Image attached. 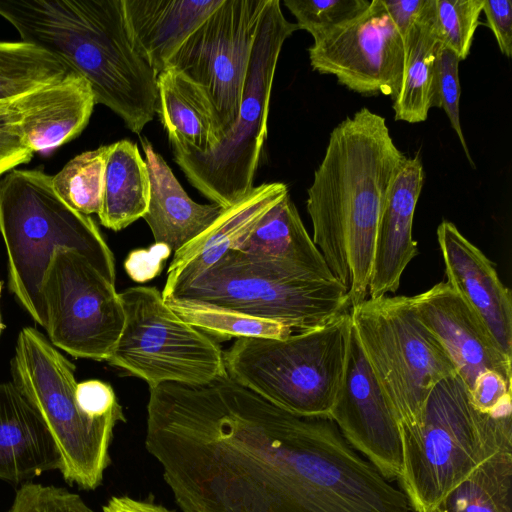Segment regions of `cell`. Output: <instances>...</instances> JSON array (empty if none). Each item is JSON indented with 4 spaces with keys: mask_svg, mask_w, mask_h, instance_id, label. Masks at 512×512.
<instances>
[{
    "mask_svg": "<svg viewBox=\"0 0 512 512\" xmlns=\"http://www.w3.org/2000/svg\"><path fill=\"white\" fill-rule=\"evenodd\" d=\"M145 447L183 512H409L328 417L289 412L227 374L149 388Z\"/></svg>",
    "mask_w": 512,
    "mask_h": 512,
    "instance_id": "cell-1",
    "label": "cell"
},
{
    "mask_svg": "<svg viewBox=\"0 0 512 512\" xmlns=\"http://www.w3.org/2000/svg\"><path fill=\"white\" fill-rule=\"evenodd\" d=\"M405 160L386 119L364 107L332 130L307 190L312 240L351 307L367 299L380 213Z\"/></svg>",
    "mask_w": 512,
    "mask_h": 512,
    "instance_id": "cell-2",
    "label": "cell"
},
{
    "mask_svg": "<svg viewBox=\"0 0 512 512\" xmlns=\"http://www.w3.org/2000/svg\"><path fill=\"white\" fill-rule=\"evenodd\" d=\"M21 41L63 60L135 134L157 113V73L130 39L123 0H0Z\"/></svg>",
    "mask_w": 512,
    "mask_h": 512,
    "instance_id": "cell-3",
    "label": "cell"
},
{
    "mask_svg": "<svg viewBox=\"0 0 512 512\" xmlns=\"http://www.w3.org/2000/svg\"><path fill=\"white\" fill-rule=\"evenodd\" d=\"M0 234L7 254L8 288L45 328L44 275L58 248L78 251L115 284L113 254L94 220L69 206L42 169H13L0 179Z\"/></svg>",
    "mask_w": 512,
    "mask_h": 512,
    "instance_id": "cell-4",
    "label": "cell"
},
{
    "mask_svg": "<svg viewBox=\"0 0 512 512\" xmlns=\"http://www.w3.org/2000/svg\"><path fill=\"white\" fill-rule=\"evenodd\" d=\"M403 493L415 512H437L444 497L500 450H512V404L494 413L475 409L459 376L430 392L418 425L400 429Z\"/></svg>",
    "mask_w": 512,
    "mask_h": 512,
    "instance_id": "cell-5",
    "label": "cell"
},
{
    "mask_svg": "<svg viewBox=\"0 0 512 512\" xmlns=\"http://www.w3.org/2000/svg\"><path fill=\"white\" fill-rule=\"evenodd\" d=\"M162 297L276 322L293 333L323 326L351 308L348 289L337 280H320L290 264L236 249Z\"/></svg>",
    "mask_w": 512,
    "mask_h": 512,
    "instance_id": "cell-6",
    "label": "cell"
},
{
    "mask_svg": "<svg viewBox=\"0 0 512 512\" xmlns=\"http://www.w3.org/2000/svg\"><path fill=\"white\" fill-rule=\"evenodd\" d=\"M351 333L349 310L286 337L237 338L224 352L226 373L289 412L329 418L343 383Z\"/></svg>",
    "mask_w": 512,
    "mask_h": 512,
    "instance_id": "cell-7",
    "label": "cell"
},
{
    "mask_svg": "<svg viewBox=\"0 0 512 512\" xmlns=\"http://www.w3.org/2000/svg\"><path fill=\"white\" fill-rule=\"evenodd\" d=\"M12 382L37 409L60 452V472L70 486L94 490L110 464L109 448L124 413L86 414L76 399L75 366L36 328L17 337L10 363Z\"/></svg>",
    "mask_w": 512,
    "mask_h": 512,
    "instance_id": "cell-8",
    "label": "cell"
},
{
    "mask_svg": "<svg viewBox=\"0 0 512 512\" xmlns=\"http://www.w3.org/2000/svg\"><path fill=\"white\" fill-rule=\"evenodd\" d=\"M298 26L287 20L279 0H267L252 46L237 119L218 145L203 153H173L187 180L224 208L245 196L267 138L270 98L284 42Z\"/></svg>",
    "mask_w": 512,
    "mask_h": 512,
    "instance_id": "cell-9",
    "label": "cell"
},
{
    "mask_svg": "<svg viewBox=\"0 0 512 512\" xmlns=\"http://www.w3.org/2000/svg\"><path fill=\"white\" fill-rule=\"evenodd\" d=\"M353 331L400 426L418 425L433 387L456 375L411 296L368 298L350 308Z\"/></svg>",
    "mask_w": 512,
    "mask_h": 512,
    "instance_id": "cell-10",
    "label": "cell"
},
{
    "mask_svg": "<svg viewBox=\"0 0 512 512\" xmlns=\"http://www.w3.org/2000/svg\"><path fill=\"white\" fill-rule=\"evenodd\" d=\"M124 326L107 361L149 388L173 382L204 385L226 375L224 352L208 334L181 319L155 287L119 293Z\"/></svg>",
    "mask_w": 512,
    "mask_h": 512,
    "instance_id": "cell-11",
    "label": "cell"
},
{
    "mask_svg": "<svg viewBox=\"0 0 512 512\" xmlns=\"http://www.w3.org/2000/svg\"><path fill=\"white\" fill-rule=\"evenodd\" d=\"M41 294L51 344L75 358L107 361L125 320L115 284L78 251L58 248Z\"/></svg>",
    "mask_w": 512,
    "mask_h": 512,
    "instance_id": "cell-12",
    "label": "cell"
},
{
    "mask_svg": "<svg viewBox=\"0 0 512 512\" xmlns=\"http://www.w3.org/2000/svg\"><path fill=\"white\" fill-rule=\"evenodd\" d=\"M267 0H223L169 61L209 97L220 141L234 125ZM167 67V68H168Z\"/></svg>",
    "mask_w": 512,
    "mask_h": 512,
    "instance_id": "cell-13",
    "label": "cell"
},
{
    "mask_svg": "<svg viewBox=\"0 0 512 512\" xmlns=\"http://www.w3.org/2000/svg\"><path fill=\"white\" fill-rule=\"evenodd\" d=\"M310 65L349 90L397 97L405 63V39L382 0H371L356 18L340 25L308 49Z\"/></svg>",
    "mask_w": 512,
    "mask_h": 512,
    "instance_id": "cell-14",
    "label": "cell"
},
{
    "mask_svg": "<svg viewBox=\"0 0 512 512\" xmlns=\"http://www.w3.org/2000/svg\"><path fill=\"white\" fill-rule=\"evenodd\" d=\"M329 418L347 442L386 479L400 478L403 469L400 426L353 328L343 383Z\"/></svg>",
    "mask_w": 512,
    "mask_h": 512,
    "instance_id": "cell-15",
    "label": "cell"
},
{
    "mask_svg": "<svg viewBox=\"0 0 512 512\" xmlns=\"http://www.w3.org/2000/svg\"><path fill=\"white\" fill-rule=\"evenodd\" d=\"M411 301L421 322L449 355L467 392L487 370L512 382L511 357L500 349L481 319L448 282L411 296Z\"/></svg>",
    "mask_w": 512,
    "mask_h": 512,
    "instance_id": "cell-16",
    "label": "cell"
},
{
    "mask_svg": "<svg viewBox=\"0 0 512 512\" xmlns=\"http://www.w3.org/2000/svg\"><path fill=\"white\" fill-rule=\"evenodd\" d=\"M437 239L450 286L481 319L500 349L512 358V298L494 264L449 221Z\"/></svg>",
    "mask_w": 512,
    "mask_h": 512,
    "instance_id": "cell-17",
    "label": "cell"
},
{
    "mask_svg": "<svg viewBox=\"0 0 512 512\" xmlns=\"http://www.w3.org/2000/svg\"><path fill=\"white\" fill-rule=\"evenodd\" d=\"M424 179L425 172L419 155L406 158L380 213L368 287L369 298L396 292L403 271L418 254L412 226Z\"/></svg>",
    "mask_w": 512,
    "mask_h": 512,
    "instance_id": "cell-18",
    "label": "cell"
},
{
    "mask_svg": "<svg viewBox=\"0 0 512 512\" xmlns=\"http://www.w3.org/2000/svg\"><path fill=\"white\" fill-rule=\"evenodd\" d=\"M289 194L282 182L254 186L224 209L202 234L174 253L163 292L186 284L213 265L252 231L260 219Z\"/></svg>",
    "mask_w": 512,
    "mask_h": 512,
    "instance_id": "cell-19",
    "label": "cell"
},
{
    "mask_svg": "<svg viewBox=\"0 0 512 512\" xmlns=\"http://www.w3.org/2000/svg\"><path fill=\"white\" fill-rule=\"evenodd\" d=\"M58 446L45 421L12 381L0 383V479L17 484L60 470Z\"/></svg>",
    "mask_w": 512,
    "mask_h": 512,
    "instance_id": "cell-20",
    "label": "cell"
},
{
    "mask_svg": "<svg viewBox=\"0 0 512 512\" xmlns=\"http://www.w3.org/2000/svg\"><path fill=\"white\" fill-rule=\"evenodd\" d=\"M95 103L88 81L74 71L21 97L20 129L33 153H49L76 138Z\"/></svg>",
    "mask_w": 512,
    "mask_h": 512,
    "instance_id": "cell-21",
    "label": "cell"
},
{
    "mask_svg": "<svg viewBox=\"0 0 512 512\" xmlns=\"http://www.w3.org/2000/svg\"><path fill=\"white\" fill-rule=\"evenodd\" d=\"M223 0H123L135 51L157 73Z\"/></svg>",
    "mask_w": 512,
    "mask_h": 512,
    "instance_id": "cell-22",
    "label": "cell"
},
{
    "mask_svg": "<svg viewBox=\"0 0 512 512\" xmlns=\"http://www.w3.org/2000/svg\"><path fill=\"white\" fill-rule=\"evenodd\" d=\"M140 142L150 178L149 203L143 218L156 244L175 253L208 229L225 208L192 200L150 141L140 137Z\"/></svg>",
    "mask_w": 512,
    "mask_h": 512,
    "instance_id": "cell-23",
    "label": "cell"
},
{
    "mask_svg": "<svg viewBox=\"0 0 512 512\" xmlns=\"http://www.w3.org/2000/svg\"><path fill=\"white\" fill-rule=\"evenodd\" d=\"M157 113L173 153H203L220 142L209 97L198 84L172 67L157 75Z\"/></svg>",
    "mask_w": 512,
    "mask_h": 512,
    "instance_id": "cell-24",
    "label": "cell"
},
{
    "mask_svg": "<svg viewBox=\"0 0 512 512\" xmlns=\"http://www.w3.org/2000/svg\"><path fill=\"white\" fill-rule=\"evenodd\" d=\"M235 249L290 264L320 280H336L289 194L260 219Z\"/></svg>",
    "mask_w": 512,
    "mask_h": 512,
    "instance_id": "cell-25",
    "label": "cell"
},
{
    "mask_svg": "<svg viewBox=\"0 0 512 512\" xmlns=\"http://www.w3.org/2000/svg\"><path fill=\"white\" fill-rule=\"evenodd\" d=\"M441 46L434 26L433 0H426L405 39L402 83L393 104L395 120L423 122L429 110L438 107L436 60Z\"/></svg>",
    "mask_w": 512,
    "mask_h": 512,
    "instance_id": "cell-26",
    "label": "cell"
},
{
    "mask_svg": "<svg viewBox=\"0 0 512 512\" xmlns=\"http://www.w3.org/2000/svg\"><path fill=\"white\" fill-rule=\"evenodd\" d=\"M149 196V173L138 145L128 139L110 144L97 214L100 223L114 231L126 228L143 218Z\"/></svg>",
    "mask_w": 512,
    "mask_h": 512,
    "instance_id": "cell-27",
    "label": "cell"
},
{
    "mask_svg": "<svg viewBox=\"0 0 512 512\" xmlns=\"http://www.w3.org/2000/svg\"><path fill=\"white\" fill-rule=\"evenodd\" d=\"M437 512H512V450H500L444 497Z\"/></svg>",
    "mask_w": 512,
    "mask_h": 512,
    "instance_id": "cell-28",
    "label": "cell"
},
{
    "mask_svg": "<svg viewBox=\"0 0 512 512\" xmlns=\"http://www.w3.org/2000/svg\"><path fill=\"white\" fill-rule=\"evenodd\" d=\"M71 71L63 60L35 45L0 41V101L52 84Z\"/></svg>",
    "mask_w": 512,
    "mask_h": 512,
    "instance_id": "cell-29",
    "label": "cell"
},
{
    "mask_svg": "<svg viewBox=\"0 0 512 512\" xmlns=\"http://www.w3.org/2000/svg\"><path fill=\"white\" fill-rule=\"evenodd\" d=\"M184 321L209 336L221 339L231 337H272L282 338L292 334L288 327L263 319L224 310L200 303L182 300H164Z\"/></svg>",
    "mask_w": 512,
    "mask_h": 512,
    "instance_id": "cell-30",
    "label": "cell"
},
{
    "mask_svg": "<svg viewBox=\"0 0 512 512\" xmlns=\"http://www.w3.org/2000/svg\"><path fill=\"white\" fill-rule=\"evenodd\" d=\"M108 148L109 145H104L82 152L52 176L56 193L82 214L99 212Z\"/></svg>",
    "mask_w": 512,
    "mask_h": 512,
    "instance_id": "cell-31",
    "label": "cell"
},
{
    "mask_svg": "<svg viewBox=\"0 0 512 512\" xmlns=\"http://www.w3.org/2000/svg\"><path fill=\"white\" fill-rule=\"evenodd\" d=\"M483 4L484 0H433L437 37L460 61L469 55Z\"/></svg>",
    "mask_w": 512,
    "mask_h": 512,
    "instance_id": "cell-32",
    "label": "cell"
},
{
    "mask_svg": "<svg viewBox=\"0 0 512 512\" xmlns=\"http://www.w3.org/2000/svg\"><path fill=\"white\" fill-rule=\"evenodd\" d=\"M369 4L368 0H284L298 29L311 34L314 42L362 14Z\"/></svg>",
    "mask_w": 512,
    "mask_h": 512,
    "instance_id": "cell-33",
    "label": "cell"
},
{
    "mask_svg": "<svg viewBox=\"0 0 512 512\" xmlns=\"http://www.w3.org/2000/svg\"><path fill=\"white\" fill-rule=\"evenodd\" d=\"M5 512H93L76 493L54 486L23 483Z\"/></svg>",
    "mask_w": 512,
    "mask_h": 512,
    "instance_id": "cell-34",
    "label": "cell"
},
{
    "mask_svg": "<svg viewBox=\"0 0 512 512\" xmlns=\"http://www.w3.org/2000/svg\"><path fill=\"white\" fill-rule=\"evenodd\" d=\"M459 62L457 55L444 47L439 49L436 60V93L438 108H442L455 131L467 159L475 167L469 153L466 140L460 124V82Z\"/></svg>",
    "mask_w": 512,
    "mask_h": 512,
    "instance_id": "cell-35",
    "label": "cell"
},
{
    "mask_svg": "<svg viewBox=\"0 0 512 512\" xmlns=\"http://www.w3.org/2000/svg\"><path fill=\"white\" fill-rule=\"evenodd\" d=\"M21 97L0 101V176L28 163L34 155L20 129Z\"/></svg>",
    "mask_w": 512,
    "mask_h": 512,
    "instance_id": "cell-36",
    "label": "cell"
},
{
    "mask_svg": "<svg viewBox=\"0 0 512 512\" xmlns=\"http://www.w3.org/2000/svg\"><path fill=\"white\" fill-rule=\"evenodd\" d=\"M512 382L493 370L480 374L467 392L472 406L482 413H494L511 403Z\"/></svg>",
    "mask_w": 512,
    "mask_h": 512,
    "instance_id": "cell-37",
    "label": "cell"
},
{
    "mask_svg": "<svg viewBox=\"0 0 512 512\" xmlns=\"http://www.w3.org/2000/svg\"><path fill=\"white\" fill-rule=\"evenodd\" d=\"M76 399L81 409L93 418L123 413L113 388L100 380L78 383Z\"/></svg>",
    "mask_w": 512,
    "mask_h": 512,
    "instance_id": "cell-38",
    "label": "cell"
},
{
    "mask_svg": "<svg viewBox=\"0 0 512 512\" xmlns=\"http://www.w3.org/2000/svg\"><path fill=\"white\" fill-rule=\"evenodd\" d=\"M487 26L491 29L503 55H512V2L510 0H484L483 9Z\"/></svg>",
    "mask_w": 512,
    "mask_h": 512,
    "instance_id": "cell-39",
    "label": "cell"
},
{
    "mask_svg": "<svg viewBox=\"0 0 512 512\" xmlns=\"http://www.w3.org/2000/svg\"><path fill=\"white\" fill-rule=\"evenodd\" d=\"M392 22L404 39L418 19L426 0H382Z\"/></svg>",
    "mask_w": 512,
    "mask_h": 512,
    "instance_id": "cell-40",
    "label": "cell"
},
{
    "mask_svg": "<svg viewBox=\"0 0 512 512\" xmlns=\"http://www.w3.org/2000/svg\"><path fill=\"white\" fill-rule=\"evenodd\" d=\"M102 510L103 512H172L161 505L128 496L110 498Z\"/></svg>",
    "mask_w": 512,
    "mask_h": 512,
    "instance_id": "cell-41",
    "label": "cell"
},
{
    "mask_svg": "<svg viewBox=\"0 0 512 512\" xmlns=\"http://www.w3.org/2000/svg\"><path fill=\"white\" fill-rule=\"evenodd\" d=\"M2 288H3V281H0V296H1ZM3 328H4V324L2 323L1 315H0V335L2 333Z\"/></svg>",
    "mask_w": 512,
    "mask_h": 512,
    "instance_id": "cell-42",
    "label": "cell"
}]
</instances>
